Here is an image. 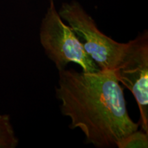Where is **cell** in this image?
Here are the masks:
<instances>
[{
    "mask_svg": "<svg viewBox=\"0 0 148 148\" xmlns=\"http://www.w3.org/2000/svg\"><path fill=\"white\" fill-rule=\"evenodd\" d=\"M119 83L132 93L138 104L141 129L148 134V31L126 42L114 71Z\"/></svg>",
    "mask_w": 148,
    "mask_h": 148,
    "instance_id": "277c9868",
    "label": "cell"
},
{
    "mask_svg": "<svg viewBox=\"0 0 148 148\" xmlns=\"http://www.w3.org/2000/svg\"><path fill=\"white\" fill-rule=\"evenodd\" d=\"M116 147L119 148H147L148 134L142 129H137L119 140Z\"/></svg>",
    "mask_w": 148,
    "mask_h": 148,
    "instance_id": "8992f818",
    "label": "cell"
},
{
    "mask_svg": "<svg viewBox=\"0 0 148 148\" xmlns=\"http://www.w3.org/2000/svg\"><path fill=\"white\" fill-rule=\"evenodd\" d=\"M18 145L10 116L0 114V148H15Z\"/></svg>",
    "mask_w": 148,
    "mask_h": 148,
    "instance_id": "5b68a950",
    "label": "cell"
},
{
    "mask_svg": "<svg viewBox=\"0 0 148 148\" xmlns=\"http://www.w3.org/2000/svg\"><path fill=\"white\" fill-rule=\"evenodd\" d=\"M56 97L70 127L79 128L86 143L98 148L116 147L127 134L138 129L126 107L124 92L114 71H58Z\"/></svg>",
    "mask_w": 148,
    "mask_h": 148,
    "instance_id": "6da1fadb",
    "label": "cell"
},
{
    "mask_svg": "<svg viewBox=\"0 0 148 148\" xmlns=\"http://www.w3.org/2000/svg\"><path fill=\"white\" fill-rule=\"evenodd\" d=\"M39 38L45 54L54 63L58 71L65 69L69 63L77 64L84 72L99 71L84 50L73 29L61 18L56 7L55 0H49L40 23Z\"/></svg>",
    "mask_w": 148,
    "mask_h": 148,
    "instance_id": "7a4b0ae2",
    "label": "cell"
},
{
    "mask_svg": "<svg viewBox=\"0 0 148 148\" xmlns=\"http://www.w3.org/2000/svg\"><path fill=\"white\" fill-rule=\"evenodd\" d=\"M58 13L63 21L73 29L84 50L99 70L114 71L126 42H119L103 34L98 28L92 16L76 0L62 3Z\"/></svg>",
    "mask_w": 148,
    "mask_h": 148,
    "instance_id": "3957f363",
    "label": "cell"
}]
</instances>
